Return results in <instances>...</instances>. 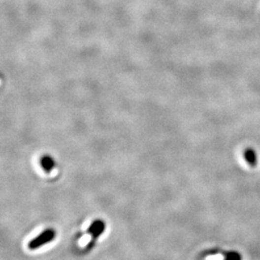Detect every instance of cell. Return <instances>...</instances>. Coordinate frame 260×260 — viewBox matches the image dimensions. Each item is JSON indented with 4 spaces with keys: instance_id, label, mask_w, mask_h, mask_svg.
<instances>
[{
    "instance_id": "2",
    "label": "cell",
    "mask_w": 260,
    "mask_h": 260,
    "mask_svg": "<svg viewBox=\"0 0 260 260\" xmlns=\"http://www.w3.org/2000/svg\"><path fill=\"white\" fill-rule=\"evenodd\" d=\"M105 228H106V225L102 220H96L91 224V226L88 228V233L92 236V239H91V242L87 246L88 251L94 247L97 239L104 232Z\"/></svg>"
},
{
    "instance_id": "1",
    "label": "cell",
    "mask_w": 260,
    "mask_h": 260,
    "mask_svg": "<svg viewBox=\"0 0 260 260\" xmlns=\"http://www.w3.org/2000/svg\"><path fill=\"white\" fill-rule=\"evenodd\" d=\"M56 237V231L52 228H47L42 231L38 236L32 239L28 243V249L31 251H35L40 249L44 245L50 243L53 239Z\"/></svg>"
},
{
    "instance_id": "4",
    "label": "cell",
    "mask_w": 260,
    "mask_h": 260,
    "mask_svg": "<svg viewBox=\"0 0 260 260\" xmlns=\"http://www.w3.org/2000/svg\"><path fill=\"white\" fill-rule=\"evenodd\" d=\"M41 166L46 173H50L55 168V160L50 155H44L41 159Z\"/></svg>"
},
{
    "instance_id": "5",
    "label": "cell",
    "mask_w": 260,
    "mask_h": 260,
    "mask_svg": "<svg viewBox=\"0 0 260 260\" xmlns=\"http://www.w3.org/2000/svg\"><path fill=\"white\" fill-rule=\"evenodd\" d=\"M225 260H242V257L236 252H230V253L226 254Z\"/></svg>"
},
{
    "instance_id": "3",
    "label": "cell",
    "mask_w": 260,
    "mask_h": 260,
    "mask_svg": "<svg viewBox=\"0 0 260 260\" xmlns=\"http://www.w3.org/2000/svg\"><path fill=\"white\" fill-rule=\"evenodd\" d=\"M243 155H244V159H245V161L249 164V166H251V167H253V168L258 166V161H259V159H258V154H257V152H256L255 150L249 148V149L245 150V152H244V154H243Z\"/></svg>"
}]
</instances>
